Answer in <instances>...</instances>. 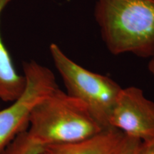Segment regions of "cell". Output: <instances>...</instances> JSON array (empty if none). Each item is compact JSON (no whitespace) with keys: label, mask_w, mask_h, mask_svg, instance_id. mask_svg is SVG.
<instances>
[{"label":"cell","mask_w":154,"mask_h":154,"mask_svg":"<svg viewBox=\"0 0 154 154\" xmlns=\"http://www.w3.org/2000/svg\"><path fill=\"white\" fill-rule=\"evenodd\" d=\"M94 16L111 54L154 57V0H97Z\"/></svg>","instance_id":"obj_1"},{"label":"cell","mask_w":154,"mask_h":154,"mask_svg":"<svg viewBox=\"0 0 154 154\" xmlns=\"http://www.w3.org/2000/svg\"><path fill=\"white\" fill-rule=\"evenodd\" d=\"M103 131L82 101L58 87L34 108L27 132L46 146L82 141Z\"/></svg>","instance_id":"obj_2"},{"label":"cell","mask_w":154,"mask_h":154,"mask_svg":"<svg viewBox=\"0 0 154 154\" xmlns=\"http://www.w3.org/2000/svg\"><path fill=\"white\" fill-rule=\"evenodd\" d=\"M49 51L66 88V94L80 100L104 130L122 88L111 78L88 71L74 62L54 43Z\"/></svg>","instance_id":"obj_3"},{"label":"cell","mask_w":154,"mask_h":154,"mask_svg":"<svg viewBox=\"0 0 154 154\" xmlns=\"http://www.w3.org/2000/svg\"><path fill=\"white\" fill-rule=\"evenodd\" d=\"M26 79L24 91L9 106L0 109V153L29 128L31 113L36 105L58 86L53 72L34 61L23 63Z\"/></svg>","instance_id":"obj_4"},{"label":"cell","mask_w":154,"mask_h":154,"mask_svg":"<svg viewBox=\"0 0 154 154\" xmlns=\"http://www.w3.org/2000/svg\"><path fill=\"white\" fill-rule=\"evenodd\" d=\"M109 125L141 141L154 138V103L143 90L122 88L111 113Z\"/></svg>","instance_id":"obj_5"},{"label":"cell","mask_w":154,"mask_h":154,"mask_svg":"<svg viewBox=\"0 0 154 154\" xmlns=\"http://www.w3.org/2000/svg\"><path fill=\"white\" fill-rule=\"evenodd\" d=\"M124 134L111 128L82 141L44 146L39 154H116Z\"/></svg>","instance_id":"obj_6"},{"label":"cell","mask_w":154,"mask_h":154,"mask_svg":"<svg viewBox=\"0 0 154 154\" xmlns=\"http://www.w3.org/2000/svg\"><path fill=\"white\" fill-rule=\"evenodd\" d=\"M12 0H0V19L2 13ZM26 86L24 75L17 72L0 32V100L13 102L22 95Z\"/></svg>","instance_id":"obj_7"},{"label":"cell","mask_w":154,"mask_h":154,"mask_svg":"<svg viewBox=\"0 0 154 154\" xmlns=\"http://www.w3.org/2000/svg\"><path fill=\"white\" fill-rule=\"evenodd\" d=\"M43 147L26 131L19 134L0 154H39Z\"/></svg>","instance_id":"obj_8"},{"label":"cell","mask_w":154,"mask_h":154,"mask_svg":"<svg viewBox=\"0 0 154 154\" xmlns=\"http://www.w3.org/2000/svg\"><path fill=\"white\" fill-rule=\"evenodd\" d=\"M141 140L124 134L119 149L116 154H137Z\"/></svg>","instance_id":"obj_9"},{"label":"cell","mask_w":154,"mask_h":154,"mask_svg":"<svg viewBox=\"0 0 154 154\" xmlns=\"http://www.w3.org/2000/svg\"><path fill=\"white\" fill-rule=\"evenodd\" d=\"M137 154H154V138L141 141Z\"/></svg>","instance_id":"obj_10"},{"label":"cell","mask_w":154,"mask_h":154,"mask_svg":"<svg viewBox=\"0 0 154 154\" xmlns=\"http://www.w3.org/2000/svg\"><path fill=\"white\" fill-rule=\"evenodd\" d=\"M148 67H149V72L154 76V57L151 58V61H150V62L149 63V66Z\"/></svg>","instance_id":"obj_11"}]
</instances>
